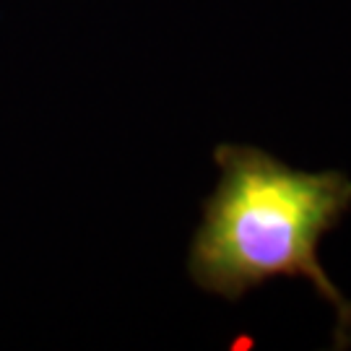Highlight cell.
<instances>
[{
    "label": "cell",
    "mask_w": 351,
    "mask_h": 351,
    "mask_svg": "<svg viewBox=\"0 0 351 351\" xmlns=\"http://www.w3.org/2000/svg\"><path fill=\"white\" fill-rule=\"evenodd\" d=\"M219 182L188 252L195 287L239 302L274 278L310 281L336 310L333 349H351V300L320 265V242L351 208L343 172H304L255 146L221 143Z\"/></svg>",
    "instance_id": "cell-1"
}]
</instances>
